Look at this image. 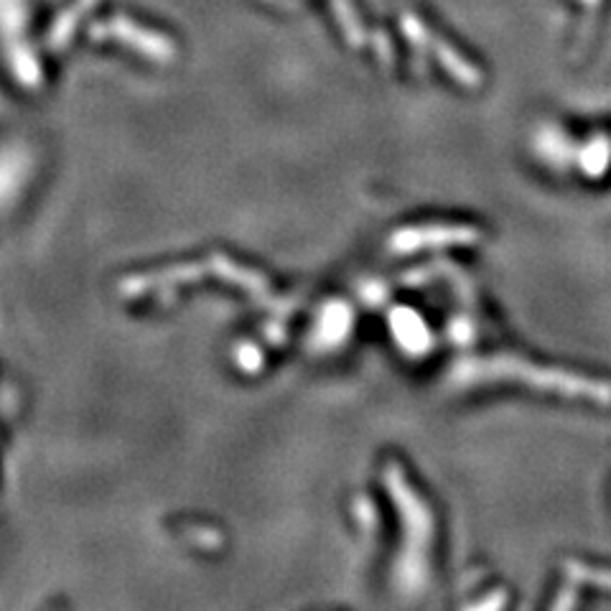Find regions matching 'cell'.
Here are the masks:
<instances>
[{
    "mask_svg": "<svg viewBox=\"0 0 611 611\" xmlns=\"http://www.w3.org/2000/svg\"><path fill=\"white\" fill-rule=\"evenodd\" d=\"M492 372L507 375L512 380H522L527 385L538 387V390L568 395V398H589L596 403H609L611 400V385H606V382H594L586 380V377L566 375V372L540 370V367L525 365L517 359H497V362H492Z\"/></svg>",
    "mask_w": 611,
    "mask_h": 611,
    "instance_id": "6da1fadb",
    "label": "cell"
}]
</instances>
